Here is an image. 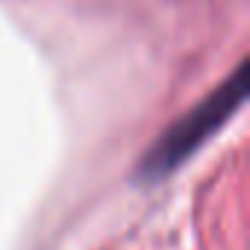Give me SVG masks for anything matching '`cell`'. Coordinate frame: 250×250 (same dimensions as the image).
Segmentation results:
<instances>
[{"mask_svg":"<svg viewBox=\"0 0 250 250\" xmlns=\"http://www.w3.org/2000/svg\"><path fill=\"white\" fill-rule=\"evenodd\" d=\"M247 65L241 62L229 80H224L206 100H200L191 112H186L180 121H174L171 127L150 145V150L145 153L139 174L145 180H162L165 174L177 171L209 136H215L224 124L229 121V115L241 106L244 91H247Z\"/></svg>","mask_w":250,"mask_h":250,"instance_id":"1","label":"cell"}]
</instances>
